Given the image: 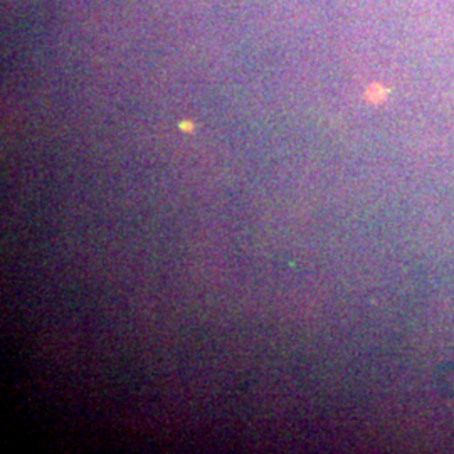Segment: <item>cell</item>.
I'll return each instance as SVG.
<instances>
[{"instance_id":"obj_1","label":"cell","mask_w":454,"mask_h":454,"mask_svg":"<svg viewBox=\"0 0 454 454\" xmlns=\"http://www.w3.org/2000/svg\"><path fill=\"white\" fill-rule=\"evenodd\" d=\"M385 95H387V91H385L384 86H380V84H372L367 91V100L372 101V103H382V101L385 100Z\"/></svg>"},{"instance_id":"obj_2","label":"cell","mask_w":454,"mask_h":454,"mask_svg":"<svg viewBox=\"0 0 454 454\" xmlns=\"http://www.w3.org/2000/svg\"><path fill=\"white\" fill-rule=\"evenodd\" d=\"M194 128H195V125L190 121H182L180 123V130H184V131H194Z\"/></svg>"}]
</instances>
